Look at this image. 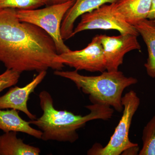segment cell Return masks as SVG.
<instances>
[{"label": "cell", "mask_w": 155, "mask_h": 155, "mask_svg": "<svg viewBox=\"0 0 155 155\" xmlns=\"http://www.w3.org/2000/svg\"><path fill=\"white\" fill-rule=\"evenodd\" d=\"M119 0H75L73 5L65 14L61 24V36L64 40L72 37L74 23L78 17L94 10L103 5L113 4Z\"/></svg>", "instance_id": "obj_10"}, {"label": "cell", "mask_w": 155, "mask_h": 155, "mask_svg": "<svg viewBox=\"0 0 155 155\" xmlns=\"http://www.w3.org/2000/svg\"><path fill=\"white\" fill-rule=\"evenodd\" d=\"M45 5L50 6L67 2L72 0H41Z\"/></svg>", "instance_id": "obj_18"}, {"label": "cell", "mask_w": 155, "mask_h": 155, "mask_svg": "<svg viewBox=\"0 0 155 155\" xmlns=\"http://www.w3.org/2000/svg\"><path fill=\"white\" fill-rule=\"evenodd\" d=\"M44 5L41 0H0V9L33 10Z\"/></svg>", "instance_id": "obj_16"}, {"label": "cell", "mask_w": 155, "mask_h": 155, "mask_svg": "<svg viewBox=\"0 0 155 155\" xmlns=\"http://www.w3.org/2000/svg\"><path fill=\"white\" fill-rule=\"evenodd\" d=\"M155 14V0H153L151 8L150 11V14H149L148 19L153 20V17Z\"/></svg>", "instance_id": "obj_20"}, {"label": "cell", "mask_w": 155, "mask_h": 155, "mask_svg": "<svg viewBox=\"0 0 155 155\" xmlns=\"http://www.w3.org/2000/svg\"><path fill=\"white\" fill-rule=\"evenodd\" d=\"M75 0L58 5L47 6L44 8L33 10L17 9V17L21 21L38 26L52 38L59 54L70 51L61 36V28L65 14Z\"/></svg>", "instance_id": "obj_4"}, {"label": "cell", "mask_w": 155, "mask_h": 155, "mask_svg": "<svg viewBox=\"0 0 155 155\" xmlns=\"http://www.w3.org/2000/svg\"><path fill=\"white\" fill-rule=\"evenodd\" d=\"M30 125L29 122L25 121L20 117L17 110H2L0 109V129L5 133L10 131L22 132L41 139V130L35 129Z\"/></svg>", "instance_id": "obj_12"}, {"label": "cell", "mask_w": 155, "mask_h": 155, "mask_svg": "<svg viewBox=\"0 0 155 155\" xmlns=\"http://www.w3.org/2000/svg\"><path fill=\"white\" fill-rule=\"evenodd\" d=\"M134 27L141 35L146 45L148 51L147 62L144 64L150 77L155 78V25L153 20L145 19Z\"/></svg>", "instance_id": "obj_13"}, {"label": "cell", "mask_w": 155, "mask_h": 155, "mask_svg": "<svg viewBox=\"0 0 155 155\" xmlns=\"http://www.w3.org/2000/svg\"><path fill=\"white\" fill-rule=\"evenodd\" d=\"M153 21H154V22L155 25V19H153Z\"/></svg>", "instance_id": "obj_22"}, {"label": "cell", "mask_w": 155, "mask_h": 155, "mask_svg": "<svg viewBox=\"0 0 155 155\" xmlns=\"http://www.w3.org/2000/svg\"><path fill=\"white\" fill-rule=\"evenodd\" d=\"M17 133L10 131L0 136V155H39V148L25 143Z\"/></svg>", "instance_id": "obj_14"}, {"label": "cell", "mask_w": 155, "mask_h": 155, "mask_svg": "<svg viewBox=\"0 0 155 155\" xmlns=\"http://www.w3.org/2000/svg\"><path fill=\"white\" fill-rule=\"evenodd\" d=\"M46 71L38 72L33 80L23 87H11L5 94L0 97V109H14L24 113L31 120L36 119L27 107L29 95L34 92L47 75Z\"/></svg>", "instance_id": "obj_9"}, {"label": "cell", "mask_w": 155, "mask_h": 155, "mask_svg": "<svg viewBox=\"0 0 155 155\" xmlns=\"http://www.w3.org/2000/svg\"><path fill=\"white\" fill-rule=\"evenodd\" d=\"M43 114L40 118L29 121L41 130V139L44 141L56 140L73 143L79 138L77 130L86 123L95 119H111L114 109L110 106L93 104L86 106L90 113L82 116L67 110H58L54 107V101L48 92L43 91L39 95Z\"/></svg>", "instance_id": "obj_2"}, {"label": "cell", "mask_w": 155, "mask_h": 155, "mask_svg": "<svg viewBox=\"0 0 155 155\" xmlns=\"http://www.w3.org/2000/svg\"><path fill=\"white\" fill-rule=\"evenodd\" d=\"M58 61L77 71L103 72L106 70L105 60L99 35L94 36L90 43L83 49L70 50L58 55Z\"/></svg>", "instance_id": "obj_7"}, {"label": "cell", "mask_w": 155, "mask_h": 155, "mask_svg": "<svg viewBox=\"0 0 155 155\" xmlns=\"http://www.w3.org/2000/svg\"><path fill=\"white\" fill-rule=\"evenodd\" d=\"M94 29L115 30L122 34L139 35L135 27L127 23L119 15L114 3L103 5L81 15V20L74 29L72 37L83 31Z\"/></svg>", "instance_id": "obj_6"}, {"label": "cell", "mask_w": 155, "mask_h": 155, "mask_svg": "<svg viewBox=\"0 0 155 155\" xmlns=\"http://www.w3.org/2000/svg\"><path fill=\"white\" fill-rule=\"evenodd\" d=\"M153 0H119L114 3L115 9L124 20L135 26L148 19Z\"/></svg>", "instance_id": "obj_11"}, {"label": "cell", "mask_w": 155, "mask_h": 155, "mask_svg": "<svg viewBox=\"0 0 155 155\" xmlns=\"http://www.w3.org/2000/svg\"><path fill=\"white\" fill-rule=\"evenodd\" d=\"M139 150V147L138 146L131 147L125 150L123 153L122 155H137L138 154Z\"/></svg>", "instance_id": "obj_19"}, {"label": "cell", "mask_w": 155, "mask_h": 155, "mask_svg": "<svg viewBox=\"0 0 155 155\" xmlns=\"http://www.w3.org/2000/svg\"><path fill=\"white\" fill-rule=\"evenodd\" d=\"M20 72L12 69H7L0 75V93L18 83L20 78Z\"/></svg>", "instance_id": "obj_17"}, {"label": "cell", "mask_w": 155, "mask_h": 155, "mask_svg": "<svg viewBox=\"0 0 155 155\" xmlns=\"http://www.w3.org/2000/svg\"><path fill=\"white\" fill-rule=\"evenodd\" d=\"M52 38L35 25L21 21L17 9H0V62L22 73L49 69L62 70Z\"/></svg>", "instance_id": "obj_1"}, {"label": "cell", "mask_w": 155, "mask_h": 155, "mask_svg": "<svg viewBox=\"0 0 155 155\" xmlns=\"http://www.w3.org/2000/svg\"><path fill=\"white\" fill-rule=\"evenodd\" d=\"M155 19V14H154V15L153 17V19Z\"/></svg>", "instance_id": "obj_21"}, {"label": "cell", "mask_w": 155, "mask_h": 155, "mask_svg": "<svg viewBox=\"0 0 155 155\" xmlns=\"http://www.w3.org/2000/svg\"><path fill=\"white\" fill-rule=\"evenodd\" d=\"M54 74L74 82L78 89L89 95L90 101L92 104L110 106L119 113L123 110L122 99L124 90L138 82L136 78L127 77L119 70L115 72L105 71L97 76L81 75L76 70H55Z\"/></svg>", "instance_id": "obj_3"}, {"label": "cell", "mask_w": 155, "mask_h": 155, "mask_svg": "<svg viewBox=\"0 0 155 155\" xmlns=\"http://www.w3.org/2000/svg\"><path fill=\"white\" fill-rule=\"evenodd\" d=\"M123 114L107 144L103 147L95 143L87 151V154L92 155H119L131 147L138 144L130 141L129 132L132 118L138 109L140 100L136 93L131 90L122 97Z\"/></svg>", "instance_id": "obj_5"}, {"label": "cell", "mask_w": 155, "mask_h": 155, "mask_svg": "<svg viewBox=\"0 0 155 155\" xmlns=\"http://www.w3.org/2000/svg\"><path fill=\"white\" fill-rule=\"evenodd\" d=\"M99 36L105 60L106 70L109 72L119 70L127 53L133 50L141 49L137 35L120 34L118 36L100 35Z\"/></svg>", "instance_id": "obj_8"}, {"label": "cell", "mask_w": 155, "mask_h": 155, "mask_svg": "<svg viewBox=\"0 0 155 155\" xmlns=\"http://www.w3.org/2000/svg\"><path fill=\"white\" fill-rule=\"evenodd\" d=\"M143 147L140 155H155V116L145 126L143 131Z\"/></svg>", "instance_id": "obj_15"}]
</instances>
